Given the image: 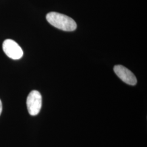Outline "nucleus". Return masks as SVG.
<instances>
[{
  "mask_svg": "<svg viewBox=\"0 0 147 147\" xmlns=\"http://www.w3.org/2000/svg\"><path fill=\"white\" fill-rule=\"evenodd\" d=\"M2 111V104L1 101L0 100V115H1V114Z\"/></svg>",
  "mask_w": 147,
  "mask_h": 147,
  "instance_id": "39448f33",
  "label": "nucleus"
},
{
  "mask_svg": "<svg viewBox=\"0 0 147 147\" xmlns=\"http://www.w3.org/2000/svg\"><path fill=\"white\" fill-rule=\"evenodd\" d=\"M5 55L13 59H19L23 56V51L19 44L11 39H6L2 45Z\"/></svg>",
  "mask_w": 147,
  "mask_h": 147,
  "instance_id": "7ed1b4c3",
  "label": "nucleus"
},
{
  "mask_svg": "<svg viewBox=\"0 0 147 147\" xmlns=\"http://www.w3.org/2000/svg\"><path fill=\"white\" fill-rule=\"evenodd\" d=\"M113 69L118 77L125 83L132 86L136 84V76L128 69L121 65H117Z\"/></svg>",
  "mask_w": 147,
  "mask_h": 147,
  "instance_id": "20e7f679",
  "label": "nucleus"
},
{
  "mask_svg": "<svg viewBox=\"0 0 147 147\" xmlns=\"http://www.w3.org/2000/svg\"><path fill=\"white\" fill-rule=\"evenodd\" d=\"M46 18L53 26L64 31H73L77 27L76 23L72 18L59 13L50 12Z\"/></svg>",
  "mask_w": 147,
  "mask_h": 147,
  "instance_id": "f257e3e1",
  "label": "nucleus"
},
{
  "mask_svg": "<svg viewBox=\"0 0 147 147\" xmlns=\"http://www.w3.org/2000/svg\"><path fill=\"white\" fill-rule=\"evenodd\" d=\"M27 107L29 113L31 116L37 115L41 109L42 97L37 90H32L27 98Z\"/></svg>",
  "mask_w": 147,
  "mask_h": 147,
  "instance_id": "f03ea898",
  "label": "nucleus"
}]
</instances>
